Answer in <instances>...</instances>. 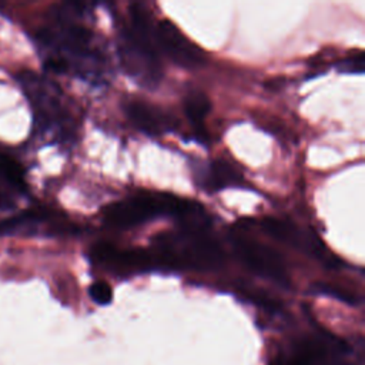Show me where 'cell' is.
<instances>
[{
  "label": "cell",
  "mask_w": 365,
  "mask_h": 365,
  "mask_svg": "<svg viewBox=\"0 0 365 365\" xmlns=\"http://www.w3.org/2000/svg\"><path fill=\"white\" fill-rule=\"evenodd\" d=\"M230 241L235 255L248 269L265 279L279 284L281 287H288V272L284 259L278 252L265 244L242 235L241 232H231Z\"/></svg>",
  "instance_id": "6"
},
{
  "label": "cell",
  "mask_w": 365,
  "mask_h": 365,
  "mask_svg": "<svg viewBox=\"0 0 365 365\" xmlns=\"http://www.w3.org/2000/svg\"><path fill=\"white\" fill-rule=\"evenodd\" d=\"M311 291L314 294H318V295H327V297L339 299V301H342L345 304H349V305H356L358 304V299H356L355 295H352L351 292L344 291L341 288L332 287L329 284H314Z\"/></svg>",
  "instance_id": "13"
},
{
  "label": "cell",
  "mask_w": 365,
  "mask_h": 365,
  "mask_svg": "<svg viewBox=\"0 0 365 365\" xmlns=\"http://www.w3.org/2000/svg\"><path fill=\"white\" fill-rule=\"evenodd\" d=\"M197 182L207 191H220L227 187H238L242 182L241 175L234 167L222 160L212 161L195 170Z\"/></svg>",
  "instance_id": "11"
},
{
  "label": "cell",
  "mask_w": 365,
  "mask_h": 365,
  "mask_svg": "<svg viewBox=\"0 0 365 365\" xmlns=\"http://www.w3.org/2000/svg\"><path fill=\"white\" fill-rule=\"evenodd\" d=\"M154 245L158 261L171 268L214 271L225 261L222 248L207 230L178 228L157 235Z\"/></svg>",
  "instance_id": "5"
},
{
  "label": "cell",
  "mask_w": 365,
  "mask_h": 365,
  "mask_svg": "<svg viewBox=\"0 0 365 365\" xmlns=\"http://www.w3.org/2000/svg\"><path fill=\"white\" fill-rule=\"evenodd\" d=\"M125 114L141 133L158 137L175 128V121L164 110L143 101H131L125 106Z\"/></svg>",
  "instance_id": "10"
},
{
  "label": "cell",
  "mask_w": 365,
  "mask_h": 365,
  "mask_svg": "<svg viewBox=\"0 0 365 365\" xmlns=\"http://www.w3.org/2000/svg\"><path fill=\"white\" fill-rule=\"evenodd\" d=\"M261 230L277 241L322 261L329 268L342 265V261L327 250L321 238L311 228H301L288 220L264 218L261 220Z\"/></svg>",
  "instance_id": "7"
},
{
  "label": "cell",
  "mask_w": 365,
  "mask_h": 365,
  "mask_svg": "<svg viewBox=\"0 0 365 365\" xmlns=\"http://www.w3.org/2000/svg\"><path fill=\"white\" fill-rule=\"evenodd\" d=\"M90 298L98 304V305H107L111 302L113 299V292L111 288L108 287V284L103 282V281H96L91 284L90 289H88Z\"/></svg>",
  "instance_id": "14"
},
{
  "label": "cell",
  "mask_w": 365,
  "mask_h": 365,
  "mask_svg": "<svg viewBox=\"0 0 365 365\" xmlns=\"http://www.w3.org/2000/svg\"><path fill=\"white\" fill-rule=\"evenodd\" d=\"M210 100L202 91H190L184 98L185 115L197 135V140L202 144L207 141V134L204 130V120L210 111Z\"/></svg>",
  "instance_id": "12"
},
{
  "label": "cell",
  "mask_w": 365,
  "mask_h": 365,
  "mask_svg": "<svg viewBox=\"0 0 365 365\" xmlns=\"http://www.w3.org/2000/svg\"><path fill=\"white\" fill-rule=\"evenodd\" d=\"M91 258L106 268L121 272L147 269L153 264L150 255L144 251L118 250L107 242H101L93 247Z\"/></svg>",
  "instance_id": "9"
},
{
  "label": "cell",
  "mask_w": 365,
  "mask_h": 365,
  "mask_svg": "<svg viewBox=\"0 0 365 365\" xmlns=\"http://www.w3.org/2000/svg\"><path fill=\"white\" fill-rule=\"evenodd\" d=\"M335 68L344 74H362L364 73V56L358 54V56L346 57V58L338 61Z\"/></svg>",
  "instance_id": "15"
},
{
  "label": "cell",
  "mask_w": 365,
  "mask_h": 365,
  "mask_svg": "<svg viewBox=\"0 0 365 365\" xmlns=\"http://www.w3.org/2000/svg\"><path fill=\"white\" fill-rule=\"evenodd\" d=\"M153 31L147 7L143 3H133L130 24H124L118 31L117 53L124 71L145 88H155L163 77Z\"/></svg>",
  "instance_id": "2"
},
{
  "label": "cell",
  "mask_w": 365,
  "mask_h": 365,
  "mask_svg": "<svg viewBox=\"0 0 365 365\" xmlns=\"http://www.w3.org/2000/svg\"><path fill=\"white\" fill-rule=\"evenodd\" d=\"M168 215L180 227H207L208 217L201 204L173 194H140L110 204L103 211L106 224L115 228H131L153 218Z\"/></svg>",
  "instance_id": "3"
},
{
  "label": "cell",
  "mask_w": 365,
  "mask_h": 365,
  "mask_svg": "<svg viewBox=\"0 0 365 365\" xmlns=\"http://www.w3.org/2000/svg\"><path fill=\"white\" fill-rule=\"evenodd\" d=\"M87 11L86 3L70 1L56 6L50 13V23L37 31L36 41L50 70L103 84L108 63L94 33L80 21Z\"/></svg>",
  "instance_id": "1"
},
{
  "label": "cell",
  "mask_w": 365,
  "mask_h": 365,
  "mask_svg": "<svg viewBox=\"0 0 365 365\" xmlns=\"http://www.w3.org/2000/svg\"><path fill=\"white\" fill-rule=\"evenodd\" d=\"M272 365H292V361H287V358L279 356L275 359V362H272Z\"/></svg>",
  "instance_id": "16"
},
{
  "label": "cell",
  "mask_w": 365,
  "mask_h": 365,
  "mask_svg": "<svg viewBox=\"0 0 365 365\" xmlns=\"http://www.w3.org/2000/svg\"><path fill=\"white\" fill-rule=\"evenodd\" d=\"M1 153H3V151H0V155H1Z\"/></svg>",
  "instance_id": "17"
},
{
  "label": "cell",
  "mask_w": 365,
  "mask_h": 365,
  "mask_svg": "<svg viewBox=\"0 0 365 365\" xmlns=\"http://www.w3.org/2000/svg\"><path fill=\"white\" fill-rule=\"evenodd\" d=\"M17 80L30 103L34 125L54 143L71 145L78 133V121L57 84L33 71H21Z\"/></svg>",
  "instance_id": "4"
},
{
  "label": "cell",
  "mask_w": 365,
  "mask_h": 365,
  "mask_svg": "<svg viewBox=\"0 0 365 365\" xmlns=\"http://www.w3.org/2000/svg\"><path fill=\"white\" fill-rule=\"evenodd\" d=\"M153 33L157 50H161L174 64L195 70L205 63V53L170 20L158 23Z\"/></svg>",
  "instance_id": "8"
}]
</instances>
